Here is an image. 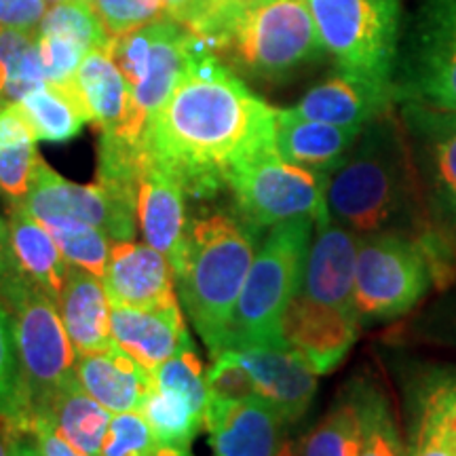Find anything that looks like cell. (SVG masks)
Masks as SVG:
<instances>
[{"label":"cell","mask_w":456,"mask_h":456,"mask_svg":"<svg viewBox=\"0 0 456 456\" xmlns=\"http://www.w3.org/2000/svg\"><path fill=\"white\" fill-rule=\"evenodd\" d=\"M262 239L235 212L195 216L186 222L174 275L184 311L212 359L222 353L228 322Z\"/></svg>","instance_id":"cell-4"},{"label":"cell","mask_w":456,"mask_h":456,"mask_svg":"<svg viewBox=\"0 0 456 456\" xmlns=\"http://www.w3.org/2000/svg\"><path fill=\"white\" fill-rule=\"evenodd\" d=\"M275 125L277 108L220 57L191 43L180 81L148 123L144 148L186 197L212 199L239 167L277 151Z\"/></svg>","instance_id":"cell-1"},{"label":"cell","mask_w":456,"mask_h":456,"mask_svg":"<svg viewBox=\"0 0 456 456\" xmlns=\"http://www.w3.org/2000/svg\"><path fill=\"white\" fill-rule=\"evenodd\" d=\"M37 288L15 252L9 224L0 218V302L13 313Z\"/></svg>","instance_id":"cell-42"},{"label":"cell","mask_w":456,"mask_h":456,"mask_svg":"<svg viewBox=\"0 0 456 456\" xmlns=\"http://www.w3.org/2000/svg\"><path fill=\"white\" fill-rule=\"evenodd\" d=\"M349 387L359 412L357 456H410L387 391L368 379Z\"/></svg>","instance_id":"cell-29"},{"label":"cell","mask_w":456,"mask_h":456,"mask_svg":"<svg viewBox=\"0 0 456 456\" xmlns=\"http://www.w3.org/2000/svg\"><path fill=\"white\" fill-rule=\"evenodd\" d=\"M13 436V456H43L32 429H9Z\"/></svg>","instance_id":"cell-48"},{"label":"cell","mask_w":456,"mask_h":456,"mask_svg":"<svg viewBox=\"0 0 456 456\" xmlns=\"http://www.w3.org/2000/svg\"><path fill=\"white\" fill-rule=\"evenodd\" d=\"M209 399L222 402H241V399L260 397L252 376L232 351H222L214 357L212 368L205 372Z\"/></svg>","instance_id":"cell-40"},{"label":"cell","mask_w":456,"mask_h":456,"mask_svg":"<svg viewBox=\"0 0 456 456\" xmlns=\"http://www.w3.org/2000/svg\"><path fill=\"white\" fill-rule=\"evenodd\" d=\"M49 4H57V3H66V0H47Z\"/></svg>","instance_id":"cell-52"},{"label":"cell","mask_w":456,"mask_h":456,"mask_svg":"<svg viewBox=\"0 0 456 456\" xmlns=\"http://www.w3.org/2000/svg\"><path fill=\"white\" fill-rule=\"evenodd\" d=\"M94 7L110 37L171 20L163 0H94Z\"/></svg>","instance_id":"cell-38"},{"label":"cell","mask_w":456,"mask_h":456,"mask_svg":"<svg viewBox=\"0 0 456 456\" xmlns=\"http://www.w3.org/2000/svg\"><path fill=\"white\" fill-rule=\"evenodd\" d=\"M89 3H91V4H94V0H89Z\"/></svg>","instance_id":"cell-53"},{"label":"cell","mask_w":456,"mask_h":456,"mask_svg":"<svg viewBox=\"0 0 456 456\" xmlns=\"http://www.w3.org/2000/svg\"><path fill=\"white\" fill-rule=\"evenodd\" d=\"M24 208L37 220L70 216L100 228L112 241H134L138 224V199L110 184H77L38 161Z\"/></svg>","instance_id":"cell-12"},{"label":"cell","mask_w":456,"mask_h":456,"mask_svg":"<svg viewBox=\"0 0 456 456\" xmlns=\"http://www.w3.org/2000/svg\"><path fill=\"white\" fill-rule=\"evenodd\" d=\"M110 326L114 345L146 370H155L178 351L192 346L180 300L152 309L110 305Z\"/></svg>","instance_id":"cell-19"},{"label":"cell","mask_w":456,"mask_h":456,"mask_svg":"<svg viewBox=\"0 0 456 456\" xmlns=\"http://www.w3.org/2000/svg\"><path fill=\"white\" fill-rule=\"evenodd\" d=\"M30 429L34 433V440H37L38 448H41L43 456H94V454H85L81 450L70 446V444H68L64 437L53 429V425H51L49 419H45V416H34Z\"/></svg>","instance_id":"cell-46"},{"label":"cell","mask_w":456,"mask_h":456,"mask_svg":"<svg viewBox=\"0 0 456 456\" xmlns=\"http://www.w3.org/2000/svg\"><path fill=\"white\" fill-rule=\"evenodd\" d=\"M47 83L37 34L21 30L0 32V106L20 102L32 89Z\"/></svg>","instance_id":"cell-32"},{"label":"cell","mask_w":456,"mask_h":456,"mask_svg":"<svg viewBox=\"0 0 456 456\" xmlns=\"http://www.w3.org/2000/svg\"><path fill=\"white\" fill-rule=\"evenodd\" d=\"M359 328L357 313H346L300 292L289 300L281 317V336L288 346L309 363L317 376L330 374L349 355Z\"/></svg>","instance_id":"cell-13"},{"label":"cell","mask_w":456,"mask_h":456,"mask_svg":"<svg viewBox=\"0 0 456 456\" xmlns=\"http://www.w3.org/2000/svg\"><path fill=\"white\" fill-rule=\"evenodd\" d=\"M359 235L342 222L322 214L315 220L300 292L322 305L357 313L353 302ZM359 317V315H357Z\"/></svg>","instance_id":"cell-15"},{"label":"cell","mask_w":456,"mask_h":456,"mask_svg":"<svg viewBox=\"0 0 456 456\" xmlns=\"http://www.w3.org/2000/svg\"><path fill=\"white\" fill-rule=\"evenodd\" d=\"M38 416L49 419L53 429L70 446L94 456H100L108 425H110L112 419L110 412L102 406L98 399L89 395L81 380H78L77 372L60 387V391L51 399L47 412Z\"/></svg>","instance_id":"cell-25"},{"label":"cell","mask_w":456,"mask_h":456,"mask_svg":"<svg viewBox=\"0 0 456 456\" xmlns=\"http://www.w3.org/2000/svg\"><path fill=\"white\" fill-rule=\"evenodd\" d=\"M393 87L397 104L456 112V0H423Z\"/></svg>","instance_id":"cell-9"},{"label":"cell","mask_w":456,"mask_h":456,"mask_svg":"<svg viewBox=\"0 0 456 456\" xmlns=\"http://www.w3.org/2000/svg\"><path fill=\"white\" fill-rule=\"evenodd\" d=\"M0 456H13V436L4 423H0Z\"/></svg>","instance_id":"cell-49"},{"label":"cell","mask_w":456,"mask_h":456,"mask_svg":"<svg viewBox=\"0 0 456 456\" xmlns=\"http://www.w3.org/2000/svg\"><path fill=\"white\" fill-rule=\"evenodd\" d=\"M74 85L94 127L108 131L121 125L129 104V87L106 49H94L85 55L74 74Z\"/></svg>","instance_id":"cell-26"},{"label":"cell","mask_w":456,"mask_h":456,"mask_svg":"<svg viewBox=\"0 0 456 456\" xmlns=\"http://www.w3.org/2000/svg\"><path fill=\"white\" fill-rule=\"evenodd\" d=\"M7 224L21 266L57 305L70 265L57 248L55 239L24 205H7Z\"/></svg>","instance_id":"cell-24"},{"label":"cell","mask_w":456,"mask_h":456,"mask_svg":"<svg viewBox=\"0 0 456 456\" xmlns=\"http://www.w3.org/2000/svg\"><path fill=\"white\" fill-rule=\"evenodd\" d=\"M151 376L155 387H165V389L184 393L199 408L208 410V380H205L201 359L195 353V346H186V349L178 351L167 362H163L161 366L151 370Z\"/></svg>","instance_id":"cell-36"},{"label":"cell","mask_w":456,"mask_h":456,"mask_svg":"<svg viewBox=\"0 0 456 456\" xmlns=\"http://www.w3.org/2000/svg\"><path fill=\"white\" fill-rule=\"evenodd\" d=\"M21 370L32 419L47 412L51 399L77 372V351L68 336L60 309L37 288L13 311Z\"/></svg>","instance_id":"cell-10"},{"label":"cell","mask_w":456,"mask_h":456,"mask_svg":"<svg viewBox=\"0 0 456 456\" xmlns=\"http://www.w3.org/2000/svg\"><path fill=\"white\" fill-rule=\"evenodd\" d=\"M363 127L311 121L292 108H277L275 148L283 161L315 171H332L345 161Z\"/></svg>","instance_id":"cell-21"},{"label":"cell","mask_w":456,"mask_h":456,"mask_svg":"<svg viewBox=\"0 0 456 456\" xmlns=\"http://www.w3.org/2000/svg\"><path fill=\"white\" fill-rule=\"evenodd\" d=\"M326 203L330 216L357 235L402 232L456 266V249L431 222L408 129L395 106L362 129L330 174Z\"/></svg>","instance_id":"cell-2"},{"label":"cell","mask_w":456,"mask_h":456,"mask_svg":"<svg viewBox=\"0 0 456 456\" xmlns=\"http://www.w3.org/2000/svg\"><path fill=\"white\" fill-rule=\"evenodd\" d=\"M38 32L64 34L85 45L89 51L104 49L110 43V34L89 0H66V3L49 4Z\"/></svg>","instance_id":"cell-35"},{"label":"cell","mask_w":456,"mask_h":456,"mask_svg":"<svg viewBox=\"0 0 456 456\" xmlns=\"http://www.w3.org/2000/svg\"><path fill=\"white\" fill-rule=\"evenodd\" d=\"M412 332L420 342L456 351V281L414 319Z\"/></svg>","instance_id":"cell-39"},{"label":"cell","mask_w":456,"mask_h":456,"mask_svg":"<svg viewBox=\"0 0 456 456\" xmlns=\"http://www.w3.org/2000/svg\"><path fill=\"white\" fill-rule=\"evenodd\" d=\"M20 106L30 121L37 140L70 142L89 123L83 102L78 98L74 77L64 83H45L20 100Z\"/></svg>","instance_id":"cell-28"},{"label":"cell","mask_w":456,"mask_h":456,"mask_svg":"<svg viewBox=\"0 0 456 456\" xmlns=\"http://www.w3.org/2000/svg\"><path fill=\"white\" fill-rule=\"evenodd\" d=\"M419 399L433 408L456 440V368L436 370L427 374Z\"/></svg>","instance_id":"cell-44"},{"label":"cell","mask_w":456,"mask_h":456,"mask_svg":"<svg viewBox=\"0 0 456 456\" xmlns=\"http://www.w3.org/2000/svg\"><path fill=\"white\" fill-rule=\"evenodd\" d=\"M159 444L142 412L114 414L108 425L100 456H152Z\"/></svg>","instance_id":"cell-37"},{"label":"cell","mask_w":456,"mask_h":456,"mask_svg":"<svg viewBox=\"0 0 456 456\" xmlns=\"http://www.w3.org/2000/svg\"><path fill=\"white\" fill-rule=\"evenodd\" d=\"M231 351L252 376L258 395L285 423L292 425L306 414L317 393V374L288 342H258Z\"/></svg>","instance_id":"cell-14"},{"label":"cell","mask_w":456,"mask_h":456,"mask_svg":"<svg viewBox=\"0 0 456 456\" xmlns=\"http://www.w3.org/2000/svg\"><path fill=\"white\" fill-rule=\"evenodd\" d=\"M191 32L239 77L266 83L288 81L326 55L306 0H214Z\"/></svg>","instance_id":"cell-3"},{"label":"cell","mask_w":456,"mask_h":456,"mask_svg":"<svg viewBox=\"0 0 456 456\" xmlns=\"http://www.w3.org/2000/svg\"><path fill=\"white\" fill-rule=\"evenodd\" d=\"M140 412L155 433L159 446L165 448H191L205 427V410L184 393L165 387H151Z\"/></svg>","instance_id":"cell-30"},{"label":"cell","mask_w":456,"mask_h":456,"mask_svg":"<svg viewBox=\"0 0 456 456\" xmlns=\"http://www.w3.org/2000/svg\"><path fill=\"white\" fill-rule=\"evenodd\" d=\"M163 3L169 11L171 20L192 30L203 20L205 13L212 9L214 0H163Z\"/></svg>","instance_id":"cell-47"},{"label":"cell","mask_w":456,"mask_h":456,"mask_svg":"<svg viewBox=\"0 0 456 456\" xmlns=\"http://www.w3.org/2000/svg\"><path fill=\"white\" fill-rule=\"evenodd\" d=\"M456 281V266L429 245L402 232L359 235L353 302L359 322L383 323L408 315L437 288Z\"/></svg>","instance_id":"cell-5"},{"label":"cell","mask_w":456,"mask_h":456,"mask_svg":"<svg viewBox=\"0 0 456 456\" xmlns=\"http://www.w3.org/2000/svg\"><path fill=\"white\" fill-rule=\"evenodd\" d=\"M47 9V0H0V32L21 30L37 34Z\"/></svg>","instance_id":"cell-45"},{"label":"cell","mask_w":456,"mask_h":456,"mask_svg":"<svg viewBox=\"0 0 456 456\" xmlns=\"http://www.w3.org/2000/svg\"><path fill=\"white\" fill-rule=\"evenodd\" d=\"M57 309L77 355L112 349L110 298L100 277L70 265Z\"/></svg>","instance_id":"cell-22"},{"label":"cell","mask_w":456,"mask_h":456,"mask_svg":"<svg viewBox=\"0 0 456 456\" xmlns=\"http://www.w3.org/2000/svg\"><path fill=\"white\" fill-rule=\"evenodd\" d=\"M397 104L395 87L368 77L338 70L302 95L292 110L311 121L366 127L376 117Z\"/></svg>","instance_id":"cell-18"},{"label":"cell","mask_w":456,"mask_h":456,"mask_svg":"<svg viewBox=\"0 0 456 456\" xmlns=\"http://www.w3.org/2000/svg\"><path fill=\"white\" fill-rule=\"evenodd\" d=\"M0 423L7 425L9 429L32 427L15 317L3 302H0Z\"/></svg>","instance_id":"cell-31"},{"label":"cell","mask_w":456,"mask_h":456,"mask_svg":"<svg viewBox=\"0 0 456 456\" xmlns=\"http://www.w3.org/2000/svg\"><path fill=\"white\" fill-rule=\"evenodd\" d=\"M410 456H456V440L444 420L419 399Z\"/></svg>","instance_id":"cell-43"},{"label":"cell","mask_w":456,"mask_h":456,"mask_svg":"<svg viewBox=\"0 0 456 456\" xmlns=\"http://www.w3.org/2000/svg\"><path fill=\"white\" fill-rule=\"evenodd\" d=\"M359 412L351 387L338 395L319 423L298 442L300 456H357Z\"/></svg>","instance_id":"cell-33"},{"label":"cell","mask_w":456,"mask_h":456,"mask_svg":"<svg viewBox=\"0 0 456 456\" xmlns=\"http://www.w3.org/2000/svg\"><path fill=\"white\" fill-rule=\"evenodd\" d=\"M37 135L20 102L0 106V192L7 205L24 203L32 186L34 171L41 161Z\"/></svg>","instance_id":"cell-27"},{"label":"cell","mask_w":456,"mask_h":456,"mask_svg":"<svg viewBox=\"0 0 456 456\" xmlns=\"http://www.w3.org/2000/svg\"><path fill=\"white\" fill-rule=\"evenodd\" d=\"M37 47L47 83H64L72 78L89 53V49L74 38L51 32H37Z\"/></svg>","instance_id":"cell-41"},{"label":"cell","mask_w":456,"mask_h":456,"mask_svg":"<svg viewBox=\"0 0 456 456\" xmlns=\"http://www.w3.org/2000/svg\"><path fill=\"white\" fill-rule=\"evenodd\" d=\"M152 456H192L191 448H165L159 446L157 452Z\"/></svg>","instance_id":"cell-50"},{"label":"cell","mask_w":456,"mask_h":456,"mask_svg":"<svg viewBox=\"0 0 456 456\" xmlns=\"http://www.w3.org/2000/svg\"><path fill=\"white\" fill-rule=\"evenodd\" d=\"M313 231L315 220L305 218L266 232L228 322L222 351L283 340L281 317L302 285Z\"/></svg>","instance_id":"cell-6"},{"label":"cell","mask_w":456,"mask_h":456,"mask_svg":"<svg viewBox=\"0 0 456 456\" xmlns=\"http://www.w3.org/2000/svg\"><path fill=\"white\" fill-rule=\"evenodd\" d=\"M433 226L456 249V112L399 104Z\"/></svg>","instance_id":"cell-11"},{"label":"cell","mask_w":456,"mask_h":456,"mask_svg":"<svg viewBox=\"0 0 456 456\" xmlns=\"http://www.w3.org/2000/svg\"><path fill=\"white\" fill-rule=\"evenodd\" d=\"M283 416L266 399H209L205 429L212 456H277L285 442Z\"/></svg>","instance_id":"cell-16"},{"label":"cell","mask_w":456,"mask_h":456,"mask_svg":"<svg viewBox=\"0 0 456 456\" xmlns=\"http://www.w3.org/2000/svg\"><path fill=\"white\" fill-rule=\"evenodd\" d=\"M184 197L180 182L146 152L138 175V224L144 241L169 260L171 269L178 266L184 241Z\"/></svg>","instance_id":"cell-20"},{"label":"cell","mask_w":456,"mask_h":456,"mask_svg":"<svg viewBox=\"0 0 456 456\" xmlns=\"http://www.w3.org/2000/svg\"><path fill=\"white\" fill-rule=\"evenodd\" d=\"M110 305L152 309L178 300L169 260L148 243L114 241L102 277Z\"/></svg>","instance_id":"cell-17"},{"label":"cell","mask_w":456,"mask_h":456,"mask_svg":"<svg viewBox=\"0 0 456 456\" xmlns=\"http://www.w3.org/2000/svg\"><path fill=\"white\" fill-rule=\"evenodd\" d=\"M328 180L326 171L283 161L277 151L266 152L239 167L228 180L232 212L262 237L283 222L317 220L328 212Z\"/></svg>","instance_id":"cell-8"},{"label":"cell","mask_w":456,"mask_h":456,"mask_svg":"<svg viewBox=\"0 0 456 456\" xmlns=\"http://www.w3.org/2000/svg\"><path fill=\"white\" fill-rule=\"evenodd\" d=\"M77 376L81 385L108 412L121 414L142 408L152 387L151 370L140 366L117 345L110 351L77 355Z\"/></svg>","instance_id":"cell-23"},{"label":"cell","mask_w":456,"mask_h":456,"mask_svg":"<svg viewBox=\"0 0 456 456\" xmlns=\"http://www.w3.org/2000/svg\"><path fill=\"white\" fill-rule=\"evenodd\" d=\"M306 4L338 70L393 85L402 0H306Z\"/></svg>","instance_id":"cell-7"},{"label":"cell","mask_w":456,"mask_h":456,"mask_svg":"<svg viewBox=\"0 0 456 456\" xmlns=\"http://www.w3.org/2000/svg\"><path fill=\"white\" fill-rule=\"evenodd\" d=\"M55 239L57 248L64 254L68 265L89 271L91 275L104 277L110 243L100 228L70 216H47L38 220Z\"/></svg>","instance_id":"cell-34"},{"label":"cell","mask_w":456,"mask_h":456,"mask_svg":"<svg viewBox=\"0 0 456 456\" xmlns=\"http://www.w3.org/2000/svg\"><path fill=\"white\" fill-rule=\"evenodd\" d=\"M277 456H300L298 454V444L296 442H289V440H285L283 442V446H281V450H279V454Z\"/></svg>","instance_id":"cell-51"}]
</instances>
